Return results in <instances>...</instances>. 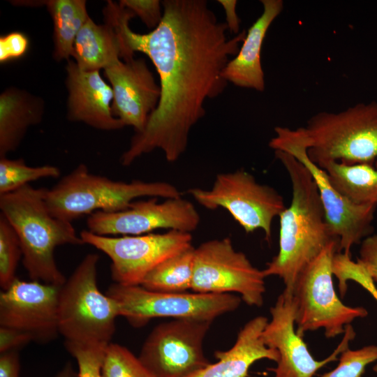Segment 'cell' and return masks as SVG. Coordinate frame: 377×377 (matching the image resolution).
<instances>
[{
    "mask_svg": "<svg viewBox=\"0 0 377 377\" xmlns=\"http://www.w3.org/2000/svg\"><path fill=\"white\" fill-rule=\"evenodd\" d=\"M160 24L147 34L133 31L135 17L118 3L103 8L114 23L128 52H140L154 64L160 98L144 129L135 133L120 157L124 166L156 149L167 161H177L187 149L193 127L205 115V103L221 95L228 82L222 73L245 38L243 30L228 38L206 0H163Z\"/></svg>",
    "mask_w": 377,
    "mask_h": 377,
    "instance_id": "1",
    "label": "cell"
},
{
    "mask_svg": "<svg viewBox=\"0 0 377 377\" xmlns=\"http://www.w3.org/2000/svg\"><path fill=\"white\" fill-rule=\"evenodd\" d=\"M292 185V200L279 216L278 253L263 269L265 276H279L293 290L300 272L335 237L326 221L316 183L306 167L290 154L274 151Z\"/></svg>",
    "mask_w": 377,
    "mask_h": 377,
    "instance_id": "2",
    "label": "cell"
},
{
    "mask_svg": "<svg viewBox=\"0 0 377 377\" xmlns=\"http://www.w3.org/2000/svg\"><path fill=\"white\" fill-rule=\"evenodd\" d=\"M46 188L25 185L0 195V210L15 230L22 250V264L33 281L61 286L66 281L59 269L54 251L66 244L83 245L72 222L50 212Z\"/></svg>",
    "mask_w": 377,
    "mask_h": 377,
    "instance_id": "3",
    "label": "cell"
},
{
    "mask_svg": "<svg viewBox=\"0 0 377 377\" xmlns=\"http://www.w3.org/2000/svg\"><path fill=\"white\" fill-rule=\"evenodd\" d=\"M180 196L181 192L170 183L112 180L91 173L83 163L45 191V200L51 214L70 222L96 212L124 210L133 200L142 197L168 199Z\"/></svg>",
    "mask_w": 377,
    "mask_h": 377,
    "instance_id": "4",
    "label": "cell"
},
{
    "mask_svg": "<svg viewBox=\"0 0 377 377\" xmlns=\"http://www.w3.org/2000/svg\"><path fill=\"white\" fill-rule=\"evenodd\" d=\"M293 132L320 167L330 161L374 163L377 160V102L339 112H320Z\"/></svg>",
    "mask_w": 377,
    "mask_h": 377,
    "instance_id": "5",
    "label": "cell"
},
{
    "mask_svg": "<svg viewBox=\"0 0 377 377\" xmlns=\"http://www.w3.org/2000/svg\"><path fill=\"white\" fill-rule=\"evenodd\" d=\"M99 256H84L60 287L58 329L65 344L108 346L114 334L119 311L115 301L103 294L97 283Z\"/></svg>",
    "mask_w": 377,
    "mask_h": 377,
    "instance_id": "6",
    "label": "cell"
},
{
    "mask_svg": "<svg viewBox=\"0 0 377 377\" xmlns=\"http://www.w3.org/2000/svg\"><path fill=\"white\" fill-rule=\"evenodd\" d=\"M338 249V240L330 242L295 280L293 294L296 304L295 329L300 336L323 329L327 338H334L343 334L354 320L368 315L362 306L345 305L336 293L332 261Z\"/></svg>",
    "mask_w": 377,
    "mask_h": 377,
    "instance_id": "7",
    "label": "cell"
},
{
    "mask_svg": "<svg viewBox=\"0 0 377 377\" xmlns=\"http://www.w3.org/2000/svg\"><path fill=\"white\" fill-rule=\"evenodd\" d=\"M106 295L112 298L119 316L134 327H141L151 319H195L213 322L236 310L242 301L232 293H165L149 290L141 286L110 285Z\"/></svg>",
    "mask_w": 377,
    "mask_h": 377,
    "instance_id": "8",
    "label": "cell"
},
{
    "mask_svg": "<svg viewBox=\"0 0 377 377\" xmlns=\"http://www.w3.org/2000/svg\"><path fill=\"white\" fill-rule=\"evenodd\" d=\"M188 193L207 209H226L246 233L262 230L267 241L271 239L274 219L286 208L274 188L258 183L244 170L220 173L211 189L191 188Z\"/></svg>",
    "mask_w": 377,
    "mask_h": 377,
    "instance_id": "9",
    "label": "cell"
},
{
    "mask_svg": "<svg viewBox=\"0 0 377 377\" xmlns=\"http://www.w3.org/2000/svg\"><path fill=\"white\" fill-rule=\"evenodd\" d=\"M265 276L229 237L211 239L194 249L191 290L199 293H237L251 306L264 302Z\"/></svg>",
    "mask_w": 377,
    "mask_h": 377,
    "instance_id": "10",
    "label": "cell"
},
{
    "mask_svg": "<svg viewBox=\"0 0 377 377\" xmlns=\"http://www.w3.org/2000/svg\"><path fill=\"white\" fill-rule=\"evenodd\" d=\"M80 235L84 244L110 258L112 279L124 286L140 285L160 263L193 246L191 233L176 230L121 237L102 236L85 230Z\"/></svg>",
    "mask_w": 377,
    "mask_h": 377,
    "instance_id": "11",
    "label": "cell"
},
{
    "mask_svg": "<svg viewBox=\"0 0 377 377\" xmlns=\"http://www.w3.org/2000/svg\"><path fill=\"white\" fill-rule=\"evenodd\" d=\"M275 136L269 146L286 151L301 162L311 173L318 188L326 221L332 235L339 239L338 252L350 255V249L372 235L376 207L357 205L340 193L330 183L325 171L309 158L306 147L288 127L274 128Z\"/></svg>",
    "mask_w": 377,
    "mask_h": 377,
    "instance_id": "12",
    "label": "cell"
},
{
    "mask_svg": "<svg viewBox=\"0 0 377 377\" xmlns=\"http://www.w3.org/2000/svg\"><path fill=\"white\" fill-rule=\"evenodd\" d=\"M212 321L173 319L156 325L138 356L156 377H186L210 362L203 350Z\"/></svg>",
    "mask_w": 377,
    "mask_h": 377,
    "instance_id": "13",
    "label": "cell"
},
{
    "mask_svg": "<svg viewBox=\"0 0 377 377\" xmlns=\"http://www.w3.org/2000/svg\"><path fill=\"white\" fill-rule=\"evenodd\" d=\"M295 313L293 290L284 288L270 308L271 320L262 333L265 344L279 353L276 366L268 369L274 373V377H313L322 367L337 360V357L349 347V343L355 337L353 326L348 325L335 350L324 360H317L311 354L302 337L296 332Z\"/></svg>",
    "mask_w": 377,
    "mask_h": 377,
    "instance_id": "14",
    "label": "cell"
},
{
    "mask_svg": "<svg viewBox=\"0 0 377 377\" xmlns=\"http://www.w3.org/2000/svg\"><path fill=\"white\" fill-rule=\"evenodd\" d=\"M200 222L193 204L182 196L158 202V198L134 201L119 212H96L87 217L89 232L102 236L140 235L158 229L191 232Z\"/></svg>",
    "mask_w": 377,
    "mask_h": 377,
    "instance_id": "15",
    "label": "cell"
},
{
    "mask_svg": "<svg viewBox=\"0 0 377 377\" xmlns=\"http://www.w3.org/2000/svg\"><path fill=\"white\" fill-rule=\"evenodd\" d=\"M60 287L17 278L0 293V327L29 333L35 342L54 340L59 334L57 308Z\"/></svg>",
    "mask_w": 377,
    "mask_h": 377,
    "instance_id": "16",
    "label": "cell"
},
{
    "mask_svg": "<svg viewBox=\"0 0 377 377\" xmlns=\"http://www.w3.org/2000/svg\"><path fill=\"white\" fill-rule=\"evenodd\" d=\"M104 73L113 91V115L125 126H132L135 133L142 131L160 98L159 84L146 61L121 59Z\"/></svg>",
    "mask_w": 377,
    "mask_h": 377,
    "instance_id": "17",
    "label": "cell"
},
{
    "mask_svg": "<svg viewBox=\"0 0 377 377\" xmlns=\"http://www.w3.org/2000/svg\"><path fill=\"white\" fill-rule=\"evenodd\" d=\"M67 117L93 128L114 131L125 126L112 112L113 91L99 71H85L69 59L66 66Z\"/></svg>",
    "mask_w": 377,
    "mask_h": 377,
    "instance_id": "18",
    "label": "cell"
},
{
    "mask_svg": "<svg viewBox=\"0 0 377 377\" xmlns=\"http://www.w3.org/2000/svg\"><path fill=\"white\" fill-rule=\"evenodd\" d=\"M269 319L263 316L253 318L239 330L233 346L226 350H216L215 363H209L186 377H248L256 362L267 359L279 360L278 352L267 346L262 339Z\"/></svg>",
    "mask_w": 377,
    "mask_h": 377,
    "instance_id": "19",
    "label": "cell"
},
{
    "mask_svg": "<svg viewBox=\"0 0 377 377\" xmlns=\"http://www.w3.org/2000/svg\"><path fill=\"white\" fill-rule=\"evenodd\" d=\"M263 10L246 31L237 54L227 64L222 75L234 85L260 92L265 89L261 51L266 34L283 8L281 0H261Z\"/></svg>",
    "mask_w": 377,
    "mask_h": 377,
    "instance_id": "20",
    "label": "cell"
},
{
    "mask_svg": "<svg viewBox=\"0 0 377 377\" xmlns=\"http://www.w3.org/2000/svg\"><path fill=\"white\" fill-rule=\"evenodd\" d=\"M103 16V24H97L89 17L76 36L72 57L83 71H100L121 59L134 58L128 53L113 21Z\"/></svg>",
    "mask_w": 377,
    "mask_h": 377,
    "instance_id": "21",
    "label": "cell"
},
{
    "mask_svg": "<svg viewBox=\"0 0 377 377\" xmlns=\"http://www.w3.org/2000/svg\"><path fill=\"white\" fill-rule=\"evenodd\" d=\"M45 103L36 96L15 87L0 95V157L15 151L29 128L42 121Z\"/></svg>",
    "mask_w": 377,
    "mask_h": 377,
    "instance_id": "22",
    "label": "cell"
},
{
    "mask_svg": "<svg viewBox=\"0 0 377 377\" xmlns=\"http://www.w3.org/2000/svg\"><path fill=\"white\" fill-rule=\"evenodd\" d=\"M320 168L331 184L350 201L377 207V160L374 163L355 164L330 161Z\"/></svg>",
    "mask_w": 377,
    "mask_h": 377,
    "instance_id": "23",
    "label": "cell"
},
{
    "mask_svg": "<svg viewBox=\"0 0 377 377\" xmlns=\"http://www.w3.org/2000/svg\"><path fill=\"white\" fill-rule=\"evenodd\" d=\"M53 22V58L60 61L73 57L77 34L90 17L84 0L40 1Z\"/></svg>",
    "mask_w": 377,
    "mask_h": 377,
    "instance_id": "24",
    "label": "cell"
},
{
    "mask_svg": "<svg viewBox=\"0 0 377 377\" xmlns=\"http://www.w3.org/2000/svg\"><path fill=\"white\" fill-rule=\"evenodd\" d=\"M193 246L164 260L154 268L140 286L158 293H181L191 290L193 265Z\"/></svg>",
    "mask_w": 377,
    "mask_h": 377,
    "instance_id": "25",
    "label": "cell"
},
{
    "mask_svg": "<svg viewBox=\"0 0 377 377\" xmlns=\"http://www.w3.org/2000/svg\"><path fill=\"white\" fill-rule=\"evenodd\" d=\"M60 169L52 165L32 167L22 158L0 157V195L14 191L31 182L45 178H58Z\"/></svg>",
    "mask_w": 377,
    "mask_h": 377,
    "instance_id": "26",
    "label": "cell"
},
{
    "mask_svg": "<svg viewBox=\"0 0 377 377\" xmlns=\"http://www.w3.org/2000/svg\"><path fill=\"white\" fill-rule=\"evenodd\" d=\"M103 377H156L127 348L110 343L105 348Z\"/></svg>",
    "mask_w": 377,
    "mask_h": 377,
    "instance_id": "27",
    "label": "cell"
},
{
    "mask_svg": "<svg viewBox=\"0 0 377 377\" xmlns=\"http://www.w3.org/2000/svg\"><path fill=\"white\" fill-rule=\"evenodd\" d=\"M22 250L19 237L7 219L0 214V286L7 289L17 278L16 269Z\"/></svg>",
    "mask_w": 377,
    "mask_h": 377,
    "instance_id": "28",
    "label": "cell"
},
{
    "mask_svg": "<svg viewBox=\"0 0 377 377\" xmlns=\"http://www.w3.org/2000/svg\"><path fill=\"white\" fill-rule=\"evenodd\" d=\"M332 273L338 280L341 297L346 294L348 281H353L366 289L377 301V287L375 283L364 266L351 259V255L337 252L332 261Z\"/></svg>",
    "mask_w": 377,
    "mask_h": 377,
    "instance_id": "29",
    "label": "cell"
},
{
    "mask_svg": "<svg viewBox=\"0 0 377 377\" xmlns=\"http://www.w3.org/2000/svg\"><path fill=\"white\" fill-rule=\"evenodd\" d=\"M339 364L319 377H363L366 367L377 361V345L356 350L345 349L339 355Z\"/></svg>",
    "mask_w": 377,
    "mask_h": 377,
    "instance_id": "30",
    "label": "cell"
},
{
    "mask_svg": "<svg viewBox=\"0 0 377 377\" xmlns=\"http://www.w3.org/2000/svg\"><path fill=\"white\" fill-rule=\"evenodd\" d=\"M67 350L76 360L78 377H103L102 366L106 347L65 344Z\"/></svg>",
    "mask_w": 377,
    "mask_h": 377,
    "instance_id": "31",
    "label": "cell"
},
{
    "mask_svg": "<svg viewBox=\"0 0 377 377\" xmlns=\"http://www.w3.org/2000/svg\"><path fill=\"white\" fill-rule=\"evenodd\" d=\"M118 3L138 16L147 28L152 30L163 18L162 2L158 0H121Z\"/></svg>",
    "mask_w": 377,
    "mask_h": 377,
    "instance_id": "32",
    "label": "cell"
},
{
    "mask_svg": "<svg viewBox=\"0 0 377 377\" xmlns=\"http://www.w3.org/2000/svg\"><path fill=\"white\" fill-rule=\"evenodd\" d=\"M29 48L27 36L20 31H12L0 37V62L8 61L22 57Z\"/></svg>",
    "mask_w": 377,
    "mask_h": 377,
    "instance_id": "33",
    "label": "cell"
},
{
    "mask_svg": "<svg viewBox=\"0 0 377 377\" xmlns=\"http://www.w3.org/2000/svg\"><path fill=\"white\" fill-rule=\"evenodd\" d=\"M357 261L364 266L373 281L377 283V234H372L362 241Z\"/></svg>",
    "mask_w": 377,
    "mask_h": 377,
    "instance_id": "34",
    "label": "cell"
},
{
    "mask_svg": "<svg viewBox=\"0 0 377 377\" xmlns=\"http://www.w3.org/2000/svg\"><path fill=\"white\" fill-rule=\"evenodd\" d=\"M34 341L29 333L6 327H0V353L18 350L29 343Z\"/></svg>",
    "mask_w": 377,
    "mask_h": 377,
    "instance_id": "35",
    "label": "cell"
},
{
    "mask_svg": "<svg viewBox=\"0 0 377 377\" xmlns=\"http://www.w3.org/2000/svg\"><path fill=\"white\" fill-rule=\"evenodd\" d=\"M20 369L18 350L1 353L0 377H20Z\"/></svg>",
    "mask_w": 377,
    "mask_h": 377,
    "instance_id": "36",
    "label": "cell"
},
{
    "mask_svg": "<svg viewBox=\"0 0 377 377\" xmlns=\"http://www.w3.org/2000/svg\"><path fill=\"white\" fill-rule=\"evenodd\" d=\"M217 2L223 7L228 31L237 35L240 31V19L236 11L237 1L235 0H218Z\"/></svg>",
    "mask_w": 377,
    "mask_h": 377,
    "instance_id": "37",
    "label": "cell"
},
{
    "mask_svg": "<svg viewBox=\"0 0 377 377\" xmlns=\"http://www.w3.org/2000/svg\"><path fill=\"white\" fill-rule=\"evenodd\" d=\"M55 377H78L70 364H68Z\"/></svg>",
    "mask_w": 377,
    "mask_h": 377,
    "instance_id": "38",
    "label": "cell"
},
{
    "mask_svg": "<svg viewBox=\"0 0 377 377\" xmlns=\"http://www.w3.org/2000/svg\"><path fill=\"white\" fill-rule=\"evenodd\" d=\"M373 371L377 374V363L374 366Z\"/></svg>",
    "mask_w": 377,
    "mask_h": 377,
    "instance_id": "39",
    "label": "cell"
}]
</instances>
